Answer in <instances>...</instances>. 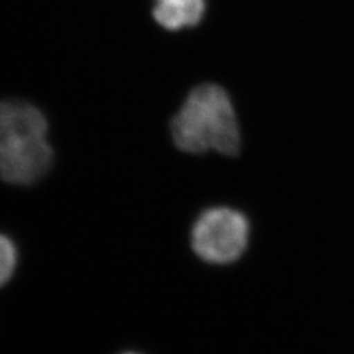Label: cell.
Returning <instances> with one entry per match:
<instances>
[{
  "mask_svg": "<svg viewBox=\"0 0 354 354\" xmlns=\"http://www.w3.org/2000/svg\"><path fill=\"white\" fill-rule=\"evenodd\" d=\"M54 163L45 115L32 104L0 102V178L28 187L42 180Z\"/></svg>",
  "mask_w": 354,
  "mask_h": 354,
  "instance_id": "1",
  "label": "cell"
},
{
  "mask_svg": "<svg viewBox=\"0 0 354 354\" xmlns=\"http://www.w3.org/2000/svg\"><path fill=\"white\" fill-rule=\"evenodd\" d=\"M171 129L181 151L215 150L232 156L241 150V133L232 104L226 91L214 84H203L190 92L174 117Z\"/></svg>",
  "mask_w": 354,
  "mask_h": 354,
  "instance_id": "2",
  "label": "cell"
},
{
  "mask_svg": "<svg viewBox=\"0 0 354 354\" xmlns=\"http://www.w3.org/2000/svg\"><path fill=\"white\" fill-rule=\"evenodd\" d=\"M250 223L241 212L216 206L200 215L190 234L192 247L203 261L215 266L230 264L245 251Z\"/></svg>",
  "mask_w": 354,
  "mask_h": 354,
  "instance_id": "3",
  "label": "cell"
},
{
  "mask_svg": "<svg viewBox=\"0 0 354 354\" xmlns=\"http://www.w3.org/2000/svg\"><path fill=\"white\" fill-rule=\"evenodd\" d=\"M205 11L203 0H155L153 17L168 30H178L200 23Z\"/></svg>",
  "mask_w": 354,
  "mask_h": 354,
  "instance_id": "4",
  "label": "cell"
},
{
  "mask_svg": "<svg viewBox=\"0 0 354 354\" xmlns=\"http://www.w3.org/2000/svg\"><path fill=\"white\" fill-rule=\"evenodd\" d=\"M17 260L19 252L16 244L10 236L0 234V288L12 279Z\"/></svg>",
  "mask_w": 354,
  "mask_h": 354,
  "instance_id": "5",
  "label": "cell"
},
{
  "mask_svg": "<svg viewBox=\"0 0 354 354\" xmlns=\"http://www.w3.org/2000/svg\"><path fill=\"white\" fill-rule=\"evenodd\" d=\"M122 354H140V353H137V352H125V353H122Z\"/></svg>",
  "mask_w": 354,
  "mask_h": 354,
  "instance_id": "6",
  "label": "cell"
}]
</instances>
